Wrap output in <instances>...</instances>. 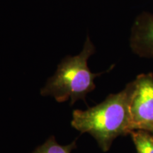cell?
Masks as SVG:
<instances>
[{
    "label": "cell",
    "instance_id": "277c9868",
    "mask_svg": "<svg viewBox=\"0 0 153 153\" xmlns=\"http://www.w3.org/2000/svg\"><path fill=\"white\" fill-rule=\"evenodd\" d=\"M129 45L135 54L153 58V13L143 11L136 16L132 25Z\"/></svg>",
    "mask_w": 153,
    "mask_h": 153
},
{
    "label": "cell",
    "instance_id": "5b68a950",
    "mask_svg": "<svg viewBox=\"0 0 153 153\" xmlns=\"http://www.w3.org/2000/svg\"><path fill=\"white\" fill-rule=\"evenodd\" d=\"M76 148V140H74L68 145L63 146L57 143L54 136H51L43 145L38 147L32 153H71Z\"/></svg>",
    "mask_w": 153,
    "mask_h": 153
},
{
    "label": "cell",
    "instance_id": "7a4b0ae2",
    "mask_svg": "<svg viewBox=\"0 0 153 153\" xmlns=\"http://www.w3.org/2000/svg\"><path fill=\"white\" fill-rule=\"evenodd\" d=\"M95 46L87 37L79 55L68 56L57 66L54 75L50 77L42 88L43 97H53L57 102L70 99V104L82 99L85 101L88 93L95 89L94 79L99 74L91 72L88 67L89 58L95 53Z\"/></svg>",
    "mask_w": 153,
    "mask_h": 153
},
{
    "label": "cell",
    "instance_id": "8992f818",
    "mask_svg": "<svg viewBox=\"0 0 153 153\" xmlns=\"http://www.w3.org/2000/svg\"><path fill=\"white\" fill-rule=\"evenodd\" d=\"M134 143L138 153H153V139L142 133H134Z\"/></svg>",
    "mask_w": 153,
    "mask_h": 153
},
{
    "label": "cell",
    "instance_id": "3957f363",
    "mask_svg": "<svg viewBox=\"0 0 153 153\" xmlns=\"http://www.w3.org/2000/svg\"><path fill=\"white\" fill-rule=\"evenodd\" d=\"M128 86L131 131L153 130V76L141 74Z\"/></svg>",
    "mask_w": 153,
    "mask_h": 153
},
{
    "label": "cell",
    "instance_id": "6da1fadb",
    "mask_svg": "<svg viewBox=\"0 0 153 153\" xmlns=\"http://www.w3.org/2000/svg\"><path fill=\"white\" fill-rule=\"evenodd\" d=\"M130 88L109 95L101 104L86 111L74 110L72 126L94 137L103 150L110 148L118 135L131 131L128 111Z\"/></svg>",
    "mask_w": 153,
    "mask_h": 153
}]
</instances>
